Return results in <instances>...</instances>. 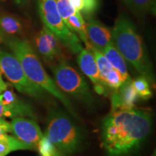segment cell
<instances>
[{
	"label": "cell",
	"instance_id": "13",
	"mask_svg": "<svg viewBox=\"0 0 156 156\" xmlns=\"http://www.w3.org/2000/svg\"><path fill=\"white\" fill-rule=\"evenodd\" d=\"M30 117V118H36V113L30 105L20 101L18 103L12 105H5L2 103L1 95H0V118L9 117V118H15V117Z\"/></svg>",
	"mask_w": 156,
	"mask_h": 156
},
{
	"label": "cell",
	"instance_id": "23",
	"mask_svg": "<svg viewBox=\"0 0 156 156\" xmlns=\"http://www.w3.org/2000/svg\"><path fill=\"white\" fill-rule=\"evenodd\" d=\"M0 128L5 129L8 131V132H11L10 123L4 119L3 118H0Z\"/></svg>",
	"mask_w": 156,
	"mask_h": 156
},
{
	"label": "cell",
	"instance_id": "3",
	"mask_svg": "<svg viewBox=\"0 0 156 156\" xmlns=\"http://www.w3.org/2000/svg\"><path fill=\"white\" fill-rule=\"evenodd\" d=\"M113 44L126 62L153 85L155 83L153 65L146 51L142 37L134 23L125 15L117 17L112 31Z\"/></svg>",
	"mask_w": 156,
	"mask_h": 156
},
{
	"label": "cell",
	"instance_id": "5",
	"mask_svg": "<svg viewBox=\"0 0 156 156\" xmlns=\"http://www.w3.org/2000/svg\"><path fill=\"white\" fill-rule=\"evenodd\" d=\"M38 15L44 26L49 29L70 53L78 54L83 49L80 39L64 23L55 0H36Z\"/></svg>",
	"mask_w": 156,
	"mask_h": 156
},
{
	"label": "cell",
	"instance_id": "21",
	"mask_svg": "<svg viewBox=\"0 0 156 156\" xmlns=\"http://www.w3.org/2000/svg\"><path fill=\"white\" fill-rule=\"evenodd\" d=\"M37 150L41 156H61L45 136L39 142Z\"/></svg>",
	"mask_w": 156,
	"mask_h": 156
},
{
	"label": "cell",
	"instance_id": "6",
	"mask_svg": "<svg viewBox=\"0 0 156 156\" xmlns=\"http://www.w3.org/2000/svg\"><path fill=\"white\" fill-rule=\"evenodd\" d=\"M50 67L58 87L82 103L92 106L95 99L88 85L83 77L67 63V61L60 62Z\"/></svg>",
	"mask_w": 156,
	"mask_h": 156
},
{
	"label": "cell",
	"instance_id": "12",
	"mask_svg": "<svg viewBox=\"0 0 156 156\" xmlns=\"http://www.w3.org/2000/svg\"><path fill=\"white\" fill-rule=\"evenodd\" d=\"M28 24L24 20L7 12L0 11V36L24 38Z\"/></svg>",
	"mask_w": 156,
	"mask_h": 156
},
{
	"label": "cell",
	"instance_id": "11",
	"mask_svg": "<svg viewBox=\"0 0 156 156\" xmlns=\"http://www.w3.org/2000/svg\"><path fill=\"white\" fill-rule=\"evenodd\" d=\"M86 32L91 46L102 52L107 46L113 44L112 33L106 25L94 18L87 20Z\"/></svg>",
	"mask_w": 156,
	"mask_h": 156
},
{
	"label": "cell",
	"instance_id": "9",
	"mask_svg": "<svg viewBox=\"0 0 156 156\" xmlns=\"http://www.w3.org/2000/svg\"><path fill=\"white\" fill-rule=\"evenodd\" d=\"M9 123L11 133L15 138L28 146L30 150H37L44 134L34 120L25 117H15Z\"/></svg>",
	"mask_w": 156,
	"mask_h": 156
},
{
	"label": "cell",
	"instance_id": "7",
	"mask_svg": "<svg viewBox=\"0 0 156 156\" xmlns=\"http://www.w3.org/2000/svg\"><path fill=\"white\" fill-rule=\"evenodd\" d=\"M0 72L20 93L41 100L45 96L44 90L27 77L22 66L14 54L0 48Z\"/></svg>",
	"mask_w": 156,
	"mask_h": 156
},
{
	"label": "cell",
	"instance_id": "24",
	"mask_svg": "<svg viewBox=\"0 0 156 156\" xmlns=\"http://www.w3.org/2000/svg\"><path fill=\"white\" fill-rule=\"evenodd\" d=\"M8 86V84H7L5 81L3 80L2 74L0 72V94L3 92L5 90Z\"/></svg>",
	"mask_w": 156,
	"mask_h": 156
},
{
	"label": "cell",
	"instance_id": "25",
	"mask_svg": "<svg viewBox=\"0 0 156 156\" xmlns=\"http://www.w3.org/2000/svg\"><path fill=\"white\" fill-rule=\"evenodd\" d=\"M12 1L19 7H26L30 0H12Z\"/></svg>",
	"mask_w": 156,
	"mask_h": 156
},
{
	"label": "cell",
	"instance_id": "1",
	"mask_svg": "<svg viewBox=\"0 0 156 156\" xmlns=\"http://www.w3.org/2000/svg\"><path fill=\"white\" fill-rule=\"evenodd\" d=\"M153 120L148 112L134 109L112 112L101 127L102 145L108 156H129L149 136Z\"/></svg>",
	"mask_w": 156,
	"mask_h": 156
},
{
	"label": "cell",
	"instance_id": "26",
	"mask_svg": "<svg viewBox=\"0 0 156 156\" xmlns=\"http://www.w3.org/2000/svg\"><path fill=\"white\" fill-rule=\"evenodd\" d=\"M121 1H122L123 2H124L126 5V2H127V0H121Z\"/></svg>",
	"mask_w": 156,
	"mask_h": 156
},
{
	"label": "cell",
	"instance_id": "18",
	"mask_svg": "<svg viewBox=\"0 0 156 156\" xmlns=\"http://www.w3.org/2000/svg\"><path fill=\"white\" fill-rule=\"evenodd\" d=\"M156 0H127V5L132 10L137 13H146L155 11Z\"/></svg>",
	"mask_w": 156,
	"mask_h": 156
},
{
	"label": "cell",
	"instance_id": "16",
	"mask_svg": "<svg viewBox=\"0 0 156 156\" xmlns=\"http://www.w3.org/2000/svg\"><path fill=\"white\" fill-rule=\"evenodd\" d=\"M132 81L131 80L123 83L117 90L124 110L133 108L138 96L132 85Z\"/></svg>",
	"mask_w": 156,
	"mask_h": 156
},
{
	"label": "cell",
	"instance_id": "22",
	"mask_svg": "<svg viewBox=\"0 0 156 156\" xmlns=\"http://www.w3.org/2000/svg\"><path fill=\"white\" fill-rule=\"evenodd\" d=\"M55 2L58 12L66 24L68 18L76 11L69 4V0H55Z\"/></svg>",
	"mask_w": 156,
	"mask_h": 156
},
{
	"label": "cell",
	"instance_id": "19",
	"mask_svg": "<svg viewBox=\"0 0 156 156\" xmlns=\"http://www.w3.org/2000/svg\"><path fill=\"white\" fill-rule=\"evenodd\" d=\"M132 83L138 96L145 100H147L152 96V92L150 89V83L146 78L140 76L134 80H132Z\"/></svg>",
	"mask_w": 156,
	"mask_h": 156
},
{
	"label": "cell",
	"instance_id": "8",
	"mask_svg": "<svg viewBox=\"0 0 156 156\" xmlns=\"http://www.w3.org/2000/svg\"><path fill=\"white\" fill-rule=\"evenodd\" d=\"M34 47L49 67L58 62L67 61L69 51L60 40L46 26L43 27L34 38Z\"/></svg>",
	"mask_w": 156,
	"mask_h": 156
},
{
	"label": "cell",
	"instance_id": "15",
	"mask_svg": "<svg viewBox=\"0 0 156 156\" xmlns=\"http://www.w3.org/2000/svg\"><path fill=\"white\" fill-rule=\"evenodd\" d=\"M66 25L70 30L79 36V38L85 44L87 48H90L91 45L88 41L86 32V23L83 15L79 12H75L68 18Z\"/></svg>",
	"mask_w": 156,
	"mask_h": 156
},
{
	"label": "cell",
	"instance_id": "10",
	"mask_svg": "<svg viewBox=\"0 0 156 156\" xmlns=\"http://www.w3.org/2000/svg\"><path fill=\"white\" fill-rule=\"evenodd\" d=\"M77 63L84 74L92 81L95 91L98 94H106L107 88L101 80L97 62L92 51L87 48H83L78 54Z\"/></svg>",
	"mask_w": 156,
	"mask_h": 156
},
{
	"label": "cell",
	"instance_id": "17",
	"mask_svg": "<svg viewBox=\"0 0 156 156\" xmlns=\"http://www.w3.org/2000/svg\"><path fill=\"white\" fill-rule=\"evenodd\" d=\"M20 150H30L15 136L5 134L0 135V156H6L11 152Z\"/></svg>",
	"mask_w": 156,
	"mask_h": 156
},
{
	"label": "cell",
	"instance_id": "14",
	"mask_svg": "<svg viewBox=\"0 0 156 156\" xmlns=\"http://www.w3.org/2000/svg\"><path fill=\"white\" fill-rule=\"evenodd\" d=\"M102 53L106 56L108 61L110 62L112 66L116 69L122 76L123 83L126 81L131 80V77L128 73L127 67H126V61L123 58L122 54L119 53L115 46L112 44L103 51Z\"/></svg>",
	"mask_w": 156,
	"mask_h": 156
},
{
	"label": "cell",
	"instance_id": "4",
	"mask_svg": "<svg viewBox=\"0 0 156 156\" xmlns=\"http://www.w3.org/2000/svg\"><path fill=\"white\" fill-rule=\"evenodd\" d=\"M44 136L61 156L75 153L83 141V135L75 124L64 113L51 110Z\"/></svg>",
	"mask_w": 156,
	"mask_h": 156
},
{
	"label": "cell",
	"instance_id": "2",
	"mask_svg": "<svg viewBox=\"0 0 156 156\" xmlns=\"http://www.w3.org/2000/svg\"><path fill=\"white\" fill-rule=\"evenodd\" d=\"M0 37L2 43L19 60L27 77L44 91L50 93L61 101L68 112L77 118V114L73 104L68 98L58 89L55 81L46 73L30 41L26 38L20 37Z\"/></svg>",
	"mask_w": 156,
	"mask_h": 156
},
{
	"label": "cell",
	"instance_id": "20",
	"mask_svg": "<svg viewBox=\"0 0 156 156\" xmlns=\"http://www.w3.org/2000/svg\"><path fill=\"white\" fill-rule=\"evenodd\" d=\"M101 7V0H82L81 15L86 20L93 18Z\"/></svg>",
	"mask_w": 156,
	"mask_h": 156
},
{
	"label": "cell",
	"instance_id": "27",
	"mask_svg": "<svg viewBox=\"0 0 156 156\" xmlns=\"http://www.w3.org/2000/svg\"><path fill=\"white\" fill-rule=\"evenodd\" d=\"M0 43H2V41H1V37H0Z\"/></svg>",
	"mask_w": 156,
	"mask_h": 156
}]
</instances>
